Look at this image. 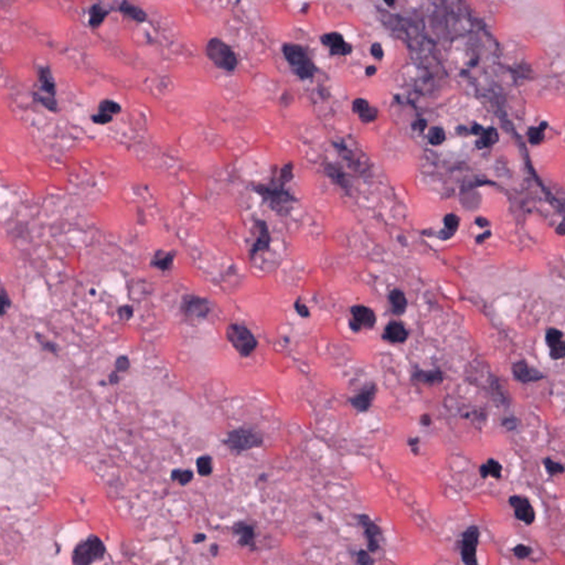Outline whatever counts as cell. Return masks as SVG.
I'll return each instance as SVG.
<instances>
[{
    "label": "cell",
    "mask_w": 565,
    "mask_h": 565,
    "mask_svg": "<svg viewBox=\"0 0 565 565\" xmlns=\"http://www.w3.org/2000/svg\"><path fill=\"white\" fill-rule=\"evenodd\" d=\"M254 190L261 198L269 204L271 209L276 213L286 215L291 211L296 199L285 189V186L278 184L275 179H271L268 185H257Z\"/></svg>",
    "instance_id": "1"
},
{
    "label": "cell",
    "mask_w": 565,
    "mask_h": 565,
    "mask_svg": "<svg viewBox=\"0 0 565 565\" xmlns=\"http://www.w3.org/2000/svg\"><path fill=\"white\" fill-rule=\"evenodd\" d=\"M282 51L294 74L302 80H311L315 76L317 67L304 47L286 42L283 44Z\"/></svg>",
    "instance_id": "2"
},
{
    "label": "cell",
    "mask_w": 565,
    "mask_h": 565,
    "mask_svg": "<svg viewBox=\"0 0 565 565\" xmlns=\"http://www.w3.org/2000/svg\"><path fill=\"white\" fill-rule=\"evenodd\" d=\"M56 95L57 85L51 68L49 66H41L38 70V83L33 91L34 101L46 107L48 111L56 113L58 111Z\"/></svg>",
    "instance_id": "3"
},
{
    "label": "cell",
    "mask_w": 565,
    "mask_h": 565,
    "mask_svg": "<svg viewBox=\"0 0 565 565\" xmlns=\"http://www.w3.org/2000/svg\"><path fill=\"white\" fill-rule=\"evenodd\" d=\"M205 55L213 64L225 72H234L237 70L239 60L238 57L229 44L219 38H211L205 44Z\"/></svg>",
    "instance_id": "4"
},
{
    "label": "cell",
    "mask_w": 565,
    "mask_h": 565,
    "mask_svg": "<svg viewBox=\"0 0 565 565\" xmlns=\"http://www.w3.org/2000/svg\"><path fill=\"white\" fill-rule=\"evenodd\" d=\"M225 336L241 357H250L258 346L257 339L253 332L242 323H230L227 327Z\"/></svg>",
    "instance_id": "5"
},
{
    "label": "cell",
    "mask_w": 565,
    "mask_h": 565,
    "mask_svg": "<svg viewBox=\"0 0 565 565\" xmlns=\"http://www.w3.org/2000/svg\"><path fill=\"white\" fill-rule=\"evenodd\" d=\"M263 436L257 430L243 426L230 431L224 440V444L231 450L241 453V451L258 448L263 445Z\"/></svg>",
    "instance_id": "6"
},
{
    "label": "cell",
    "mask_w": 565,
    "mask_h": 565,
    "mask_svg": "<svg viewBox=\"0 0 565 565\" xmlns=\"http://www.w3.org/2000/svg\"><path fill=\"white\" fill-rule=\"evenodd\" d=\"M105 545L100 538L91 535L78 543L72 553L73 565H91L105 555Z\"/></svg>",
    "instance_id": "7"
},
{
    "label": "cell",
    "mask_w": 565,
    "mask_h": 565,
    "mask_svg": "<svg viewBox=\"0 0 565 565\" xmlns=\"http://www.w3.org/2000/svg\"><path fill=\"white\" fill-rule=\"evenodd\" d=\"M480 539V529L477 525H469L461 535L460 558L464 565H478L477 549Z\"/></svg>",
    "instance_id": "8"
},
{
    "label": "cell",
    "mask_w": 565,
    "mask_h": 565,
    "mask_svg": "<svg viewBox=\"0 0 565 565\" xmlns=\"http://www.w3.org/2000/svg\"><path fill=\"white\" fill-rule=\"evenodd\" d=\"M211 303L208 298L186 295L181 303V313L189 320H202L211 313Z\"/></svg>",
    "instance_id": "9"
},
{
    "label": "cell",
    "mask_w": 565,
    "mask_h": 565,
    "mask_svg": "<svg viewBox=\"0 0 565 565\" xmlns=\"http://www.w3.org/2000/svg\"><path fill=\"white\" fill-rule=\"evenodd\" d=\"M352 318L349 320V327L353 332H360L363 328L372 329L377 323L376 313L365 305H355L350 308Z\"/></svg>",
    "instance_id": "10"
},
{
    "label": "cell",
    "mask_w": 565,
    "mask_h": 565,
    "mask_svg": "<svg viewBox=\"0 0 565 565\" xmlns=\"http://www.w3.org/2000/svg\"><path fill=\"white\" fill-rule=\"evenodd\" d=\"M357 519L367 538L368 551L371 553L377 552L380 549V541L383 537L382 529L366 513L358 514Z\"/></svg>",
    "instance_id": "11"
},
{
    "label": "cell",
    "mask_w": 565,
    "mask_h": 565,
    "mask_svg": "<svg viewBox=\"0 0 565 565\" xmlns=\"http://www.w3.org/2000/svg\"><path fill=\"white\" fill-rule=\"evenodd\" d=\"M508 502L510 507L514 511V517L519 521L523 522L525 525H531L534 523L537 514L533 505L525 496L513 495L509 498Z\"/></svg>",
    "instance_id": "12"
},
{
    "label": "cell",
    "mask_w": 565,
    "mask_h": 565,
    "mask_svg": "<svg viewBox=\"0 0 565 565\" xmlns=\"http://www.w3.org/2000/svg\"><path fill=\"white\" fill-rule=\"evenodd\" d=\"M253 232L255 233V242L250 250V259L252 261L259 252H267L271 248V234L267 223L264 220H256L254 222Z\"/></svg>",
    "instance_id": "13"
},
{
    "label": "cell",
    "mask_w": 565,
    "mask_h": 565,
    "mask_svg": "<svg viewBox=\"0 0 565 565\" xmlns=\"http://www.w3.org/2000/svg\"><path fill=\"white\" fill-rule=\"evenodd\" d=\"M320 42L329 49L331 56L347 57L351 55L353 48L350 43L346 42L345 38L339 32H329L322 34Z\"/></svg>",
    "instance_id": "14"
},
{
    "label": "cell",
    "mask_w": 565,
    "mask_h": 565,
    "mask_svg": "<svg viewBox=\"0 0 565 565\" xmlns=\"http://www.w3.org/2000/svg\"><path fill=\"white\" fill-rule=\"evenodd\" d=\"M377 383H371L370 385L365 386L359 391L356 395L349 399L350 405L359 413H366L370 410L377 396Z\"/></svg>",
    "instance_id": "15"
},
{
    "label": "cell",
    "mask_w": 565,
    "mask_h": 565,
    "mask_svg": "<svg viewBox=\"0 0 565 565\" xmlns=\"http://www.w3.org/2000/svg\"><path fill=\"white\" fill-rule=\"evenodd\" d=\"M409 331L401 321L391 320L383 330L382 339L391 343H404L409 339Z\"/></svg>",
    "instance_id": "16"
},
{
    "label": "cell",
    "mask_w": 565,
    "mask_h": 565,
    "mask_svg": "<svg viewBox=\"0 0 565 565\" xmlns=\"http://www.w3.org/2000/svg\"><path fill=\"white\" fill-rule=\"evenodd\" d=\"M233 533L237 535L238 543L241 547H248L252 550L256 549L255 543V530L252 524L245 521H238L233 525Z\"/></svg>",
    "instance_id": "17"
},
{
    "label": "cell",
    "mask_w": 565,
    "mask_h": 565,
    "mask_svg": "<svg viewBox=\"0 0 565 565\" xmlns=\"http://www.w3.org/2000/svg\"><path fill=\"white\" fill-rule=\"evenodd\" d=\"M512 373L515 379L522 383L537 382L544 379V376L541 372L535 370L534 368L530 367L525 361H518L512 366Z\"/></svg>",
    "instance_id": "18"
},
{
    "label": "cell",
    "mask_w": 565,
    "mask_h": 565,
    "mask_svg": "<svg viewBox=\"0 0 565 565\" xmlns=\"http://www.w3.org/2000/svg\"><path fill=\"white\" fill-rule=\"evenodd\" d=\"M352 112L359 116L363 124H369L375 122L379 115V110L371 106L370 103L365 98H356L352 103Z\"/></svg>",
    "instance_id": "19"
},
{
    "label": "cell",
    "mask_w": 565,
    "mask_h": 565,
    "mask_svg": "<svg viewBox=\"0 0 565 565\" xmlns=\"http://www.w3.org/2000/svg\"><path fill=\"white\" fill-rule=\"evenodd\" d=\"M176 251H167L164 250H157L154 256L150 259V266L158 268L159 271L163 273L171 271L174 266L175 258H176Z\"/></svg>",
    "instance_id": "20"
},
{
    "label": "cell",
    "mask_w": 565,
    "mask_h": 565,
    "mask_svg": "<svg viewBox=\"0 0 565 565\" xmlns=\"http://www.w3.org/2000/svg\"><path fill=\"white\" fill-rule=\"evenodd\" d=\"M411 380L413 382H419L425 385H435L440 384L444 381V373L439 369L435 370H421L416 369L412 372Z\"/></svg>",
    "instance_id": "21"
},
{
    "label": "cell",
    "mask_w": 565,
    "mask_h": 565,
    "mask_svg": "<svg viewBox=\"0 0 565 565\" xmlns=\"http://www.w3.org/2000/svg\"><path fill=\"white\" fill-rule=\"evenodd\" d=\"M116 10L124 14L125 17L132 19V20L136 22H145L147 19V13L144 9L136 6V4L131 3L129 1H127V0L120 2Z\"/></svg>",
    "instance_id": "22"
},
{
    "label": "cell",
    "mask_w": 565,
    "mask_h": 565,
    "mask_svg": "<svg viewBox=\"0 0 565 565\" xmlns=\"http://www.w3.org/2000/svg\"><path fill=\"white\" fill-rule=\"evenodd\" d=\"M389 303L392 313L396 316H402L406 312L407 305H409L405 294L400 289H393L389 294Z\"/></svg>",
    "instance_id": "23"
},
{
    "label": "cell",
    "mask_w": 565,
    "mask_h": 565,
    "mask_svg": "<svg viewBox=\"0 0 565 565\" xmlns=\"http://www.w3.org/2000/svg\"><path fill=\"white\" fill-rule=\"evenodd\" d=\"M113 9H107L102 6V3H94L88 8V24L92 28H98L105 21Z\"/></svg>",
    "instance_id": "24"
},
{
    "label": "cell",
    "mask_w": 565,
    "mask_h": 565,
    "mask_svg": "<svg viewBox=\"0 0 565 565\" xmlns=\"http://www.w3.org/2000/svg\"><path fill=\"white\" fill-rule=\"evenodd\" d=\"M444 225H445L444 230H441L440 232H439V234H436V237L439 240L446 241L449 240L450 238H453L454 234L456 233V231L458 230L459 218L454 213L446 214L444 218Z\"/></svg>",
    "instance_id": "25"
},
{
    "label": "cell",
    "mask_w": 565,
    "mask_h": 565,
    "mask_svg": "<svg viewBox=\"0 0 565 565\" xmlns=\"http://www.w3.org/2000/svg\"><path fill=\"white\" fill-rule=\"evenodd\" d=\"M479 475L483 479H487L489 476L491 478L500 479L502 476V466L498 460L489 458L487 463L483 464L479 467Z\"/></svg>",
    "instance_id": "26"
},
{
    "label": "cell",
    "mask_w": 565,
    "mask_h": 565,
    "mask_svg": "<svg viewBox=\"0 0 565 565\" xmlns=\"http://www.w3.org/2000/svg\"><path fill=\"white\" fill-rule=\"evenodd\" d=\"M196 470L198 474L202 477H208L213 471V460L212 457L209 455L200 456L196 459Z\"/></svg>",
    "instance_id": "27"
},
{
    "label": "cell",
    "mask_w": 565,
    "mask_h": 565,
    "mask_svg": "<svg viewBox=\"0 0 565 565\" xmlns=\"http://www.w3.org/2000/svg\"><path fill=\"white\" fill-rule=\"evenodd\" d=\"M121 112H122V106L119 104V103L110 100V98H105V100L101 101L100 104H98L97 113H103V114H107L114 117V115H119Z\"/></svg>",
    "instance_id": "28"
},
{
    "label": "cell",
    "mask_w": 565,
    "mask_h": 565,
    "mask_svg": "<svg viewBox=\"0 0 565 565\" xmlns=\"http://www.w3.org/2000/svg\"><path fill=\"white\" fill-rule=\"evenodd\" d=\"M326 173L329 176V178H330L333 183L339 185L342 188H347V179H346V176L345 174L342 173L341 169H339L338 167H336L335 165H328L327 168H326Z\"/></svg>",
    "instance_id": "29"
},
{
    "label": "cell",
    "mask_w": 565,
    "mask_h": 565,
    "mask_svg": "<svg viewBox=\"0 0 565 565\" xmlns=\"http://www.w3.org/2000/svg\"><path fill=\"white\" fill-rule=\"evenodd\" d=\"M294 165L293 163H288L286 165H284L281 169L278 171V175L276 177H273V179H275L277 181L278 184H281L283 186H286L288 183H291V181L294 179Z\"/></svg>",
    "instance_id": "30"
},
{
    "label": "cell",
    "mask_w": 565,
    "mask_h": 565,
    "mask_svg": "<svg viewBox=\"0 0 565 565\" xmlns=\"http://www.w3.org/2000/svg\"><path fill=\"white\" fill-rule=\"evenodd\" d=\"M498 140V134L497 130L494 128H488L484 130L483 134L480 135V139L477 141V146L479 148H484V147H490L494 145L496 141Z\"/></svg>",
    "instance_id": "31"
},
{
    "label": "cell",
    "mask_w": 565,
    "mask_h": 565,
    "mask_svg": "<svg viewBox=\"0 0 565 565\" xmlns=\"http://www.w3.org/2000/svg\"><path fill=\"white\" fill-rule=\"evenodd\" d=\"M427 139H429L430 144L433 145V146L441 145L446 139V135H445L444 129L441 128V127H439V126L432 127V128H430V130H429Z\"/></svg>",
    "instance_id": "32"
},
{
    "label": "cell",
    "mask_w": 565,
    "mask_h": 565,
    "mask_svg": "<svg viewBox=\"0 0 565 565\" xmlns=\"http://www.w3.org/2000/svg\"><path fill=\"white\" fill-rule=\"evenodd\" d=\"M543 465L550 477L562 475L565 471V467L562 464L558 463V461H554L553 459L550 458V457H547V458L543 459Z\"/></svg>",
    "instance_id": "33"
},
{
    "label": "cell",
    "mask_w": 565,
    "mask_h": 565,
    "mask_svg": "<svg viewBox=\"0 0 565 565\" xmlns=\"http://www.w3.org/2000/svg\"><path fill=\"white\" fill-rule=\"evenodd\" d=\"M171 479L178 481L181 486H186L193 479V473L190 469H175L171 473Z\"/></svg>",
    "instance_id": "34"
},
{
    "label": "cell",
    "mask_w": 565,
    "mask_h": 565,
    "mask_svg": "<svg viewBox=\"0 0 565 565\" xmlns=\"http://www.w3.org/2000/svg\"><path fill=\"white\" fill-rule=\"evenodd\" d=\"M34 337H36L37 341L39 342V345L42 347L43 350L50 352L55 356L59 355V347H58L57 343L50 341L47 337H44L43 335H41V333H39V332H37L36 335H34Z\"/></svg>",
    "instance_id": "35"
},
{
    "label": "cell",
    "mask_w": 565,
    "mask_h": 565,
    "mask_svg": "<svg viewBox=\"0 0 565 565\" xmlns=\"http://www.w3.org/2000/svg\"><path fill=\"white\" fill-rule=\"evenodd\" d=\"M511 551H512L513 555L518 560H527L531 557L533 553L532 548L523 543H519L517 545H514Z\"/></svg>",
    "instance_id": "36"
},
{
    "label": "cell",
    "mask_w": 565,
    "mask_h": 565,
    "mask_svg": "<svg viewBox=\"0 0 565 565\" xmlns=\"http://www.w3.org/2000/svg\"><path fill=\"white\" fill-rule=\"evenodd\" d=\"M562 338H563V332L555 328L548 329L547 333H545V340H547V345L549 346V348H551L554 345H557V343L561 342Z\"/></svg>",
    "instance_id": "37"
},
{
    "label": "cell",
    "mask_w": 565,
    "mask_h": 565,
    "mask_svg": "<svg viewBox=\"0 0 565 565\" xmlns=\"http://www.w3.org/2000/svg\"><path fill=\"white\" fill-rule=\"evenodd\" d=\"M550 356L553 360H561V359L565 358V342L562 340L550 348Z\"/></svg>",
    "instance_id": "38"
},
{
    "label": "cell",
    "mask_w": 565,
    "mask_h": 565,
    "mask_svg": "<svg viewBox=\"0 0 565 565\" xmlns=\"http://www.w3.org/2000/svg\"><path fill=\"white\" fill-rule=\"evenodd\" d=\"M117 315L122 321H129L134 316V307L130 305H123L117 309Z\"/></svg>",
    "instance_id": "39"
},
{
    "label": "cell",
    "mask_w": 565,
    "mask_h": 565,
    "mask_svg": "<svg viewBox=\"0 0 565 565\" xmlns=\"http://www.w3.org/2000/svg\"><path fill=\"white\" fill-rule=\"evenodd\" d=\"M130 369V361L127 356H120L115 361V369L117 373L127 372Z\"/></svg>",
    "instance_id": "40"
},
{
    "label": "cell",
    "mask_w": 565,
    "mask_h": 565,
    "mask_svg": "<svg viewBox=\"0 0 565 565\" xmlns=\"http://www.w3.org/2000/svg\"><path fill=\"white\" fill-rule=\"evenodd\" d=\"M547 127V124L545 123H542V125L540 127H537V128H531L529 130V138L530 141L532 142V144H538V142H541V140L543 139V129Z\"/></svg>",
    "instance_id": "41"
},
{
    "label": "cell",
    "mask_w": 565,
    "mask_h": 565,
    "mask_svg": "<svg viewBox=\"0 0 565 565\" xmlns=\"http://www.w3.org/2000/svg\"><path fill=\"white\" fill-rule=\"evenodd\" d=\"M356 560L358 565H375V561H373L370 552L366 551V550H359Z\"/></svg>",
    "instance_id": "42"
},
{
    "label": "cell",
    "mask_w": 565,
    "mask_h": 565,
    "mask_svg": "<svg viewBox=\"0 0 565 565\" xmlns=\"http://www.w3.org/2000/svg\"><path fill=\"white\" fill-rule=\"evenodd\" d=\"M0 303H1V317L6 315L8 309L11 307V299L3 286L1 287V293H0Z\"/></svg>",
    "instance_id": "43"
},
{
    "label": "cell",
    "mask_w": 565,
    "mask_h": 565,
    "mask_svg": "<svg viewBox=\"0 0 565 565\" xmlns=\"http://www.w3.org/2000/svg\"><path fill=\"white\" fill-rule=\"evenodd\" d=\"M294 307H295V311L298 313V315L301 317H303V318L311 317V311H309L306 305L302 303L301 297L296 299V302H295V304H294Z\"/></svg>",
    "instance_id": "44"
},
{
    "label": "cell",
    "mask_w": 565,
    "mask_h": 565,
    "mask_svg": "<svg viewBox=\"0 0 565 565\" xmlns=\"http://www.w3.org/2000/svg\"><path fill=\"white\" fill-rule=\"evenodd\" d=\"M91 120L93 123H94V124L106 125L113 121V116L107 115V114H103V113H96V114L92 115Z\"/></svg>",
    "instance_id": "45"
},
{
    "label": "cell",
    "mask_w": 565,
    "mask_h": 565,
    "mask_svg": "<svg viewBox=\"0 0 565 565\" xmlns=\"http://www.w3.org/2000/svg\"><path fill=\"white\" fill-rule=\"evenodd\" d=\"M371 55L372 57L376 59L377 61H382L383 60V57H384V51H383V48L379 42H376L373 43L371 46Z\"/></svg>",
    "instance_id": "46"
},
{
    "label": "cell",
    "mask_w": 565,
    "mask_h": 565,
    "mask_svg": "<svg viewBox=\"0 0 565 565\" xmlns=\"http://www.w3.org/2000/svg\"><path fill=\"white\" fill-rule=\"evenodd\" d=\"M420 441L421 440H420L419 437H413V439L411 437V439H409V440H407V444H409V446L411 447V450L413 451L414 455H419V453H420L419 451Z\"/></svg>",
    "instance_id": "47"
},
{
    "label": "cell",
    "mask_w": 565,
    "mask_h": 565,
    "mask_svg": "<svg viewBox=\"0 0 565 565\" xmlns=\"http://www.w3.org/2000/svg\"><path fill=\"white\" fill-rule=\"evenodd\" d=\"M426 127H427V122L425 120H417L412 124V129L420 132H423L426 129Z\"/></svg>",
    "instance_id": "48"
},
{
    "label": "cell",
    "mask_w": 565,
    "mask_h": 565,
    "mask_svg": "<svg viewBox=\"0 0 565 565\" xmlns=\"http://www.w3.org/2000/svg\"><path fill=\"white\" fill-rule=\"evenodd\" d=\"M109 383L112 385H116L120 383V376L119 373L116 371H112L111 375L109 376Z\"/></svg>",
    "instance_id": "49"
},
{
    "label": "cell",
    "mask_w": 565,
    "mask_h": 565,
    "mask_svg": "<svg viewBox=\"0 0 565 565\" xmlns=\"http://www.w3.org/2000/svg\"><path fill=\"white\" fill-rule=\"evenodd\" d=\"M502 424H503V426L505 427V429H508V430H510V431H511V430H514L515 427H517V422H515L514 419H505V420L503 421Z\"/></svg>",
    "instance_id": "50"
},
{
    "label": "cell",
    "mask_w": 565,
    "mask_h": 565,
    "mask_svg": "<svg viewBox=\"0 0 565 565\" xmlns=\"http://www.w3.org/2000/svg\"><path fill=\"white\" fill-rule=\"evenodd\" d=\"M420 422H421V424L423 425V426H429V425L432 424V419H431V416H430L429 414H423V415L421 416Z\"/></svg>",
    "instance_id": "51"
},
{
    "label": "cell",
    "mask_w": 565,
    "mask_h": 565,
    "mask_svg": "<svg viewBox=\"0 0 565 565\" xmlns=\"http://www.w3.org/2000/svg\"><path fill=\"white\" fill-rule=\"evenodd\" d=\"M377 71V68L375 65L367 66V67H366V75L371 77V76H373V75L376 74Z\"/></svg>",
    "instance_id": "52"
},
{
    "label": "cell",
    "mask_w": 565,
    "mask_h": 565,
    "mask_svg": "<svg viewBox=\"0 0 565 565\" xmlns=\"http://www.w3.org/2000/svg\"><path fill=\"white\" fill-rule=\"evenodd\" d=\"M490 234H491L490 231H487V232H485V233H483L481 235H479V237H477V239H476V241H477V243H483L485 240H487V239L490 237Z\"/></svg>",
    "instance_id": "53"
},
{
    "label": "cell",
    "mask_w": 565,
    "mask_h": 565,
    "mask_svg": "<svg viewBox=\"0 0 565 565\" xmlns=\"http://www.w3.org/2000/svg\"><path fill=\"white\" fill-rule=\"evenodd\" d=\"M476 224L479 225L480 228H485V227H487L489 222L484 218H478V219H476Z\"/></svg>",
    "instance_id": "54"
},
{
    "label": "cell",
    "mask_w": 565,
    "mask_h": 565,
    "mask_svg": "<svg viewBox=\"0 0 565 565\" xmlns=\"http://www.w3.org/2000/svg\"><path fill=\"white\" fill-rule=\"evenodd\" d=\"M204 540H205V535H204L203 533H198V534L194 535L193 542H194V543H200V542L204 541Z\"/></svg>",
    "instance_id": "55"
},
{
    "label": "cell",
    "mask_w": 565,
    "mask_h": 565,
    "mask_svg": "<svg viewBox=\"0 0 565 565\" xmlns=\"http://www.w3.org/2000/svg\"><path fill=\"white\" fill-rule=\"evenodd\" d=\"M557 233L560 235H565V221H563V222L557 228Z\"/></svg>",
    "instance_id": "56"
},
{
    "label": "cell",
    "mask_w": 565,
    "mask_h": 565,
    "mask_svg": "<svg viewBox=\"0 0 565 565\" xmlns=\"http://www.w3.org/2000/svg\"><path fill=\"white\" fill-rule=\"evenodd\" d=\"M471 131H473V134H479V135H481V134H483V132H484V129H483V127H481L480 125H474V127H473V129H471Z\"/></svg>",
    "instance_id": "57"
},
{
    "label": "cell",
    "mask_w": 565,
    "mask_h": 565,
    "mask_svg": "<svg viewBox=\"0 0 565 565\" xmlns=\"http://www.w3.org/2000/svg\"><path fill=\"white\" fill-rule=\"evenodd\" d=\"M218 552H219V547H218V544H213V545H211V553H212V555H214V557H217V555H218Z\"/></svg>",
    "instance_id": "58"
},
{
    "label": "cell",
    "mask_w": 565,
    "mask_h": 565,
    "mask_svg": "<svg viewBox=\"0 0 565 565\" xmlns=\"http://www.w3.org/2000/svg\"><path fill=\"white\" fill-rule=\"evenodd\" d=\"M385 3H386V4H387V6H394V4H395V1H393V2H389V1H385Z\"/></svg>",
    "instance_id": "59"
}]
</instances>
